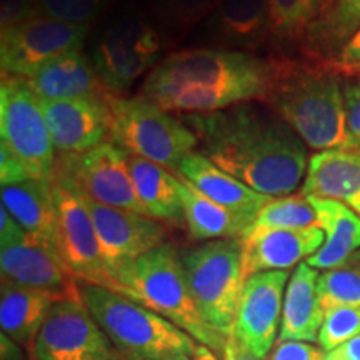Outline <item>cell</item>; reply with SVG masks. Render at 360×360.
I'll return each instance as SVG.
<instances>
[{
  "label": "cell",
  "instance_id": "30",
  "mask_svg": "<svg viewBox=\"0 0 360 360\" xmlns=\"http://www.w3.org/2000/svg\"><path fill=\"white\" fill-rule=\"evenodd\" d=\"M322 12L321 0H269L270 37L294 40L310 29Z\"/></svg>",
  "mask_w": 360,
  "mask_h": 360
},
{
  "label": "cell",
  "instance_id": "40",
  "mask_svg": "<svg viewBox=\"0 0 360 360\" xmlns=\"http://www.w3.org/2000/svg\"><path fill=\"white\" fill-rule=\"evenodd\" d=\"M29 237V233L8 214L6 207H0V247L20 244V242H24Z\"/></svg>",
  "mask_w": 360,
  "mask_h": 360
},
{
  "label": "cell",
  "instance_id": "47",
  "mask_svg": "<svg viewBox=\"0 0 360 360\" xmlns=\"http://www.w3.org/2000/svg\"><path fill=\"white\" fill-rule=\"evenodd\" d=\"M347 72H359V74H360V65H357V67H354V69H349Z\"/></svg>",
  "mask_w": 360,
  "mask_h": 360
},
{
  "label": "cell",
  "instance_id": "27",
  "mask_svg": "<svg viewBox=\"0 0 360 360\" xmlns=\"http://www.w3.org/2000/svg\"><path fill=\"white\" fill-rule=\"evenodd\" d=\"M179 175V174H177ZM179 192L182 202L184 222L193 240H219V238H242L254 222L247 215L225 209L217 202L200 193L191 182L179 175Z\"/></svg>",
  "mask_w": 360,
  "mask_h": 360
},
{
  "label": "cell",
  "instance_id": "12",
  "mask_svg": "<svg viewBox=\"0 0 360 360\" xmlns=\"http://www.w3.org/2000/svg\"><path fill=\"white\" fill-rule=\"evenodd\" d=\"M35 360H125L80 299L57 300L32 349Z\"/></svg>",
  "mask_w": 360,
  "mask_h": 360
},
{
  "label": "cell",
  "instance_id": "22",
  "mask_svg": "<svg viewBox=\"0 0 360 360\" xmlns=\"http://www.w3.org/2000/svg\"><path fill=\"white\" fill-rule=\"evenodd\" d=\"M326 242L307 262L315 270H330L345 265L360 249V215L342 202L307 197Z\"/></svg>",
  "mask_w": 360,
  "mask_h": 360
},
{
  "label": "cell",
  "instance_id": "14",
  "mask_svg": "<svg viewBox=\"0 0 360 360\" xmlns=\"http://www.w3.org/2000/svg\"><path fill=\"white\" fill-rule=\"evenodd\" d=\"M289 278L287 270L247 277L231 335L254 357L264 360L276 345Z\"/></svg>",
  "mask_w": 360,
  "mask_h": 360
},
{
  "label": "cell",
  "instance_id": "10",
  "mask_svg": "<svg viewBox=\"0 0 360 360\" xmlns=\"http://www.w3.org/2000/svg\"><path fill=\"white\" fill-rule=\"evenodd\" d=\"M159 52V34L146 20L125 15L103 30L90 58L103 87L120 96L141 75L154 69Z\"/></svg>",
  "mask_w": 360,
  "mask_h": 360
},
{
  "label": "cell",
  "instance_id": "24",
  "mask_svg": "<svg viewBox=\"0 0 360 360\" xmlns=\"http://www.w3.org/2000/svg\"><path fill=\"white\" fill-rule=\"evenodd\" d=\"M56 302V297L2 278V289H0L2 335L11 339L19 349L32 350Z\"/></svg>",
  "mask_w": 360,
  "mask_h": 360
},
{
  "label": "cell",
  "instance_id": "15",
  "mask_svg": "<svg viewBox=\"0 0 360 360\" xmlns=\"http://www.w3.org/2000/svg\"><path fill=\"white\" fill-rule=\"evenodd\" d=\"M85 199L96 224L103 262L114 282L117 276L135 260L164 244L167 231L159 220L130 210L102 205L89 197Z\"/></svg>",
  "mask_w": 360,
  "mask_h": 360
},
{
  "label": "cell",
  "instance_id": "26",
  "mask_svg": "<svg viewBox=\"0 0 360 360\" xmlns=\"http://www.w3.org/2000/svg\"><path fill=\"white\" fill-rule=\"evenodd\" d=\"M0 199L8 214L34 240L56 250L52 180L30 179L13 186H6L0 192Z\"/></svg>",
  "mask_w": 360,
  "mask_h": 360
},
{
  "label": "cell",
  "instance_id": "32",
  "mask_svg": "<svg viewBox=\"0 0 360 360\" xmlns=\"http://www.w3.org/2000/svg\"><path fill=\"white\" fill-rule=\"evenodd\" d=\"M220 0H154V12L160 24L182 37L199 22L209 19Z\"/></svg>",
  "mask_w": 360,
  "mask_h": 360
},
{
  "label": "cell",
  "instance_id": "23",
  "mask_svg": "<svg viewBox=\"0 0 360 360\" xmlns=\"http://www.w3.org/2000/svg\"><path fill=\"white\" fill-rule=\"evenodd\" d=\"M319 272L307 262L299 264L287 283L278 340L315 342L323 322V307L317 294Z\"/></svg>",
  "mask_w": 360,
  "mask_h": 360
},
{
  "label": "cell",
  "instance_id": "28",
  "mask_svg": "<svg viewBox=\"0 0 360 360\" xmlns=\"http://www.w3.org/2000/svg\"><path fill=\"white\" fill-rule=\"evenodd\" d=\"M129 169L147 217L165 222L184 220L177 174L132 154H129Z\"/></svg>",
  "mask_w": 360,
  "mask_h": 360
},
{
  "label": "cell",
  "instance_id": "39",
  "mask_svg": "<svg viewBox=\"0 0 360 360\" xmlns=\"http://www.w3.org/2000/svg\"><path fill=\"white\" fill-rule=\"evenodd\" d=\"M34 179L19 157L4 143H0V184L2 187Z\"/></svg>",
  "mask_w": 360,
  "mask_h": 360
},
{
  "label": "cell",
  "instance_id": "7",
  "mask_svg": "<svg viewBox=\"0 0 360 360\" xmlns=\"http://www.w3.org/2000/svg\"><path fill=\"white\" fill-rule=\"evenodd\" d=\"M188 290L202 317L229 337L244 290V249L240 238H219L180 254Z\"/></svg>",
  "mask_w": 360,
  "mask_h": 360
},
{
  "label": "cell",
  "instance_id": "1",
  "mask_svg": "<svg viewBox=\"0 0 360 360\" xmlns=\"http://www.w3.org/2000/svg\"><path fill=\"white\" fill-rule=\"evenodd\" d=\"M184 122L207 159L264 195L287 197L307 174V146L281 117L240 103Z\"/></svg>",
  "mask_w": 360,
  "mask_h": 360
},
{
  "label": "cell",
  "instance_id": "37",
  "mask_svg": "<svg viewBox=\"0 0 360 360\" xmlns=\"http://www.w3.org/2000/svg\"><path fill=\"white\" fill-rule=\"evenodd\" d=\"M40 15L39 0H0V29L24 24Z\"/></svg>",
  "mask_w": 360,
  "mask_h": 360
},
{
  "label": "cell",
  "instance_id": "42",
  "mask_svg": "<svg viewBox=\"0 0 360 360\" xmlns=\"http://www.w3.org/2000/svg\"><path fill=\"white\" fill-rule=\"evenodd\" d=\"M323 360H360V334L332 352H327Z\"/></svg>",
  "mask_w": 360,
  "mask_h": 360
},
{
  "label": "cell",
  "instance_id": "6",
  "mask_svg": "<svg viewBox=\"0 0 360 360\" xmlns=\"http://www.w3.org/2000/svg\"><path fill=\"white\" fill-rule=\"evenodd\" d=\"M110 141L132 155L177 172L182 160L199 146L186 122L148 98L110 96Z\"/></svg>",
  "mask_w": 360,
  "mask_h": 360
},
{
  "label": "cell",
  "instance_id": "43",
  "mask_svg": "<svg viewBox=\"0 0 360 360\" xmlns=\"http://www.w3.org/2000/svg\"><path fill=\"white\" fill-rule=\"evenodd\" d=\"M224 357L225 360H262L247 352V350L242 347L236 339H233V335H229L227 347L224 350Z\"/></svg>",
  "mask_w": 360,
  "mask_h": 360
},
{
  "label": "cell",
  "instance_id": "9",
  "mask_svg": "<svg viewBox=\"0 0 360 360\" xmlns=\"http://www.w3.org/2000/svg\"><path fill=\"white\" fill-rule=\"evenodd\" d=\"M0 137L34 179L52 180L57 167L42 101L25 79L2 77L0 85Z\"/></svg>",
  "mask_w": 360,
  "mask_h": 360
},
{
  "label": "cell",
  "instance_id": "21",
  "mask_svg": "<svg viewBox=\"0 0 360 360\" xmlns=\"http://www.w3.org/2000/svg\"><path fill=\"white\" fill-rule=\"evenodd\" d=\"M25 80L42 101L110 96L98 79L92 58L84 51L69 52L49 62Z\"/></svg>",
  "mask_w": 360,
  "mask_h": 360
},
{
  "label": "cell",
  "instance_id": "34",
  "mask_svg": "<svg viewBox=\"0 0 360 360\" xmlns=\"http://www.w3.org/2000/svg\"><path fill=\"white\" fill-rule=\"evenodd\" d=\"M109 0H39L40 15L67 24L89 25L101 15Z\"/></svg>",
  "mask_w": 360,
  "mask_h": 360
},
{
  "label": "cell",
  "instance_id": "17",
  "mask_svg": "<svg viewBox=\"0 0 360 360\" xmlns=\"http://www.w3.org/2000/svg\"><path fill=\"white\" fill-rule=\"evenodd\" d=\"M2 278L17 285L44 292L57 300L80 299L79 278L51 247L32 237L20 244L0 247Z\"/></svg>",
  "mask_w": 360,
  "mask_h": 360
},
{
  "label": "cell",
  "instance_id": "41",
  "mask_svg": "<svg viewBox=\"0 0 360 360\" xmlns=\"http://www.w3.org/2000/svg\"><path fill=\"white\" fill-rule=\"evenodd\" d=\"M337 69L347 72L349 69L360 65V27L347 42L342 45V51L335 62Z\"/></svg>",
  "mask_w": 360,
  "mask_h": 360
},
{
  "label": "cell",
  "instance_id": "29",
  "mask_svg": "<svg viewBox=\"0 0 360 360\" xmlns=\"http://www.w3.org/2000/svg\"><path fill=\"white\" fill-rule=\"evenodd\" d=\"M312 225H317V215L307 197L287 195L270 199L255 215L249 231H297Z\"/></svg>",
  "mask_w": 360,
  "mask_h": 360
},
{
  "label": "cell",
  "instance_id": "44",
  "mask_svg": "<svg viewBox=\"0 0 360 360\" xmlns=\"http://www.w3.org/2000/svg\"><path fill=\"white\" fill-rule=\"evenodd\" d=\"M192 359L193 360H219L217 355H215V350L202 344L195 345V349H193L192 352Z\"/></svg>",
  "mask_w": 360,
  "mask_h": 360
},
{
  "label": "cell",
  "instance_id": "35",
  "mask_svg": "<svg viewBox=\"0 0 360 360\" xmlns=\"http://www.w3.org/2000/svg\"><path fill=\"white\" fill-rule=\"evenodd\" d=\"M360 27V0H337L322 24V37L330 44H345Z\"/></svg>",
  "mask_w": 360,
  "mask_h": 360
},
{
  "label": "cell",
  "instance_id": "25",
  "mask_svg": "<svg viewBox=\"0 0 360 360\" xmlns=\"http://www.w3.org/2000/svg\"><path fill=\"white\" fill-rule=\"evenodd\" d=\"M209 29L231 51H255L270 37L269 0H220L209 17Z\"/></svg>",
  "mask_w": 360,
  "mask_h": 360
},
{
  "label": "cell",
  "instance_id": "18",
  "mask_svg": "<svg viewBox=\"0 0 360 360\" xmlns=\"http://www.w3.org/2000/svg\"><path fill=\"white\" fill-rule=\"evenodd\" d=\"M244 249V276L269 270H287L317 252L326 242L319 225L297 231H249L240 238Z\"/></svg>",
  "mask_w": 360,
  "mask_h": 360
},
{
  "label": "cell",
  "instance_id": "19",
  "mask_svg": "<svg viewBox=\"0 0 360 360\" xmlns=\"http://www.w3.org/2000/svg\"><path fill=\"white\" fill-rule=\"evenodd\" d=\"M302 195L342 202L360 215V155L345 148L315 152L309 159Z\"/></svg>",
  "mask_w": 360,
  "mask_h": 360
},
{
  "label": "cell",
  "instance_id": "3",
  "mask_svg": "<svg viewBox=\"0 0 360 360\" xmlns=\"http://www.w3.org/2000/svg\"><path fill=\"white\" fill-rule=\"evenodd\" d=\"M265 103L314 150L347 146L344 89L334 74L277 60L276 85Z\"/></svg>",
  "mask_w": 360,
  "mask_h": 360
},
{
  "label": "cell",
  "instance_id": "4",
  "mask_svg": "<svg viewBox=\"0 0 360 360\" xmlns=\"http://www.w3.org/2000/svg\"><path fill=\"white\" fill-rule=\"evenodd\" d=\"M117 292L146 305L215 352L225 350L229 337L202 317L188 290L180 254L164 244L142 255L115 278Z\"/></svg>",
  "mask_w": 360,
  "mask_h": 360
},
{
  "label": "cell",
  "instance_id": "36",
  "mask_svg": "<svg viewBox=\"0 0 360 360\" xmlns=\"http://www.w3.org/2000/svg\"><path fill=\"white\" fill-rule=\"evenodd\" d=\"M345 101V127H347V146L345 150H352L360 155V79L344 87Z\"/></svg>",
  "mask_w": 360,
  "mask_h": 360
},
{
  "label": "cell",
  "instance_id": "5",
  "mask_svg": "<svg viewBox=\"0 0 360 360\" xmlns=\"http://www.w3.org/2000/svg\"><path fill=\"white\" fill-rule=\"evenodd\" d=\"M80 297L125 360H164L192 355L199 344L187 332L120 292L79 282Z\"/></svg>",
  "mask_w": 360,
  "mask_h": 360
},
{
  "label": "cell",
  "instance_id": "38",
  "mask_svg": "<svg viewBox=\"0 0 360 360\" xmlns=\"http://www.w3.org/2000/svg\"><path fill=\"white\" fill-rule=\"evenodd\" d=\"M322 349L314 347L309 342L299 340H277L274 345L270 360H323Z\"/></svg>",
  "mask_w": 360,
  "mask_h": 360
},
{
  "label": "cell",
  "instance_id": "45",
  "mask_svg": "<svg viewBox=\"0 0 360 360\" xmlns=\"http://www.w3.org/2000/svg\"><path fill=\"white\" fill-rule=\"evenodd\" d=\"M335 2H337V0H321L322 12H323V11H330V8L335 6Z\"/></svg>",
  "mask_w": 360,
  "mask_h": 360
},
{
  "label": "cell",
  "instance_id": "46",
  "mask_svg": "<svg viewBox=\"0 0 360 360\" xmlns=\"http://www.w3.org/2000/svg\"><path fill=\"white\" fill-rule=\"evenodd\" d=\"M164 360H193V359H192V355L180 354V355H174V357H169V359H164Z\"/></svg>",
  "mask_w": 360,
  "mask_h": 360
},
{
  "label": "cell",
  "instance_id": "16",
  "mask_svg": "<svg viewBox=\"0 0 360 360\" xmlns=\"http://www.w3.org/2000/svg\"><path fill=\"white\" fill-rule=\"evenodd\" d=\"M110 96L70 101L40 98L56 152L62 154V157L82 155L109 141Z\"/></svg>",
  "mask_w": 360,
  "mask_h": 360
},
{
  "label": "cell",
  "instance_id": "2",
  "mask_svg": "<svg viewBox=\"0 0 360 360\" xmlns=\"http://www.w3.org/2000/svg\"><path fill=\"white\" fill-rule=\"evenodd\" d=\"M277 60L231 49H188L170 53L142 85V97L177 114H210L249 101L267 102Z\"/></svg>",
  "mask_w": 360,
  "mask_h": 360
},
{
  "label": "cell",
  "instance_id": "8",
  "mask_svg": "<svg viewBox=\"0 0 360 360\" xmlns=\"http://www.w3.org/2000/svg\"><path fill=\"white\" fill-rule=\"evenodd\" d=\"M52 200L56 212V250L79 282L96 283L115 290L103 262L98 236L87 199L77 184L62 170L52 177Z\"/></svg>",
  "mask_w": 360,
  "mask_h": 360
},
{
  "label": "cell",
  "instance_id": "33",
  "mask_svg": "<svg viewBox=\"0 0 360 360\" xmlns=\"http://www.w3.org/2000/svg\"><path fill=\"white\" fill-rule=\"evenodd\" d=\"M359 334L360 309L339 305L323 310V322L317 339L323 352H332Z\"/></svg>",
  "mask_w": 360,
  "mask_h": 360
},
{
  "label": "cell",
  "instance_id": "20",
  "mask_svg": "<svg viewBox=\"0 0 360 360\" xmlns=\"http://www.w3.org/2000/svg\"><path fill=\"white\" fill-rule=\"evenodd\" d=\"M177 174L210 200L252 219H255L259 210L270 199H274V197L255 192L233 175L217 167L202 152L193 150L192 154H188L180 164Z\"/></svg>",
  "mask_w": 360,
  "mask_h": 360
},
{
  "label": "cell",
  "instance_id": "11",
  "mask_svg": "<svg viewBox=\"0 0 360 360\" xmlns=\"http://www.w3.org/2000/svg\"><path fill=\"white\" fill-rule=\"evenodd\" d=\"M89 25L67 24L35 17L0 35L2 77L29 79L49 62L74 51H82Z\"/></svg>",
  "mask_w": 360,
  "mask_h": 360
},
{
  "label": "cell",
  "instance_id": "31",
  "mask_svg": "<svg viewBox=\"0 0 360 360\" xmlns=\"http://www.w3.org/2000/svg\"><path fill=\"white\" fill-rule=\"evenodd\" d=\"M317 294L323 310L339 305L360 309V265L350 260L340 267L323 270L317 278Z\"/></svg>",
  "mask_w": 360,
  "mask_h": 360
},
{
  "label": "cell",
  "instance_id": "13",
  "mask_svg": "<svg viewBox=\"0 0 360 360\" xmlns=\"http://www.w3.org/2000/svg\"><path fill=\"white\" fill-rule=\"evenodd\" d=\"M56 169L69 175L84 195L94 202L147 215L135 192L129 152L112 141L82 155L62 157Z\"/></svg>",
  "mask_w": 360,
  "mask_h": 360
}]
</instances>
